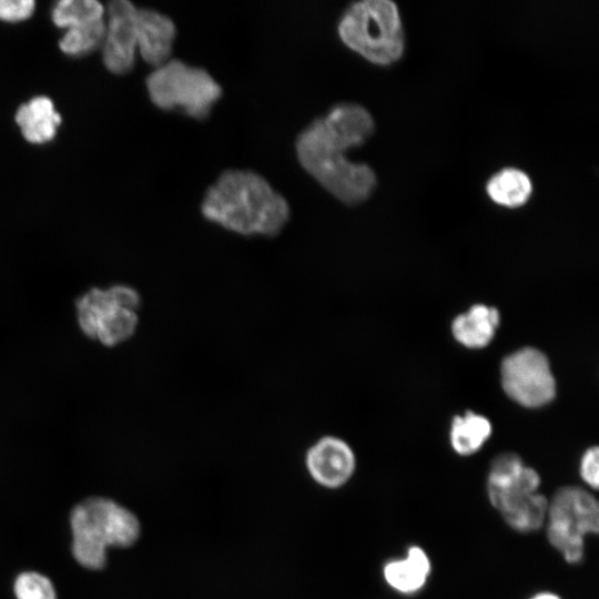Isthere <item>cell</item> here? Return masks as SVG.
Here are the masks:
<instances>
[{"label": "cell", "instance_id": "cell-1", "mask_svg": "<svg viewBox=\"0 0 599 599\" xmlns=\"http://www.w3.org/2000/svg\"><path fill=\"white\" fill-rule=\"evenodd\" d=\"M374 131L375 122L367 109L354 102L337 103L298 133L297 160L338 201L362 204L376 189V174L369 165L352 162L346 153L363 145Z\"/></svg>", "mask_w": 599, "mask_h": 599}, {"label": "cell", "instance_id": "cell-2", "mask_svg": "<svg viewBox=\"0 0 599 599\" xmlns=\"http://www.w3.org/2000/svg\"><path fill=\"white\" fill-rule=\"evenodd\" d=\"M201 213L231 232L273 237L291 216L290 204L261 174L251 170H226L207 189Z\"/></svg>", "mask_w": 599, "mask_h": 599}, {"label": "cell", "instance_id": "cell-3", "mask_svg": "<svg viewBox=\"0 0 599 599\" xmlns=\"http://www.w3.org/2000/svg\"><path fill=\"white\" fill-rule=\"evenodd\" d=\"M70 526L73 557L91 570L105 567L109 547H130L140 536L136 516L104 497H90L75 505Z\"/></svg>", "mask_w": 599, "mask_h": 599}, {"label": "cell", "instance_id": "cell-4", "mask_svg": "<svg viewBox=\"0 0 599 599\" xmlns=\"http://www.w3.org/2000/svg\"><path fill=\"white\" fill-rule=\"evenodd\" d=\"M337 32L347 48L377 65L397 62L405 50L399 10L390 0L352 3L338 22Z\"/></svg>", "mask_w": 599, "mask_h": 599}, {"label": "cell", "instance_id": "cell-5", "mask_svg": "<svg viewBox=\"0 0 599 599\" xmlns=\"http://www.w3.org/2000/svg\"><path fill=\"white\" fill-rule=\"evenodd\" d=\"M146 89L154 105L170 111L181 110L187 116L203 121L221 99L222 87L203 68L170 59L146 78Z\"/></svg>", "mask_w": 599, "mask_h": 599}, {"label": "cell", "instance_id": "cell-6", "mask_svg": "<svg viewBox=\"0 0 599 599\" xmlns=\"http://www.w3.org/2000/svg\"><path fill=\"white\" fill-rule=\"evenodd\" d=\"M546 535L569 565L585 559L586 538L599 531V504L588 488L564 486L548 498Z\"/></svg>", "mask_w": 599, "mask_h": 599}, {"label": "cell", "instance_id": "cell-7", "mask_svg": "<svg viewBox=\"0 0 599 599\" xmlns=\"http://www.w3.org/2000/svg\"><path fill=\"white\" fill-rule=\"evenodd\" d=\"M500 375L506 394L521 406L541 407L556 395L549 361L537 348L524 347L509 354L501 363Z\"/></svg>", "mask_w": 599, "mask_h": 599}, {"label": "cell", "instance_id": "cell-8", "mask_svg": "<svg viewBox=\"0 0 599 599\" xmlns=\"http://www.w3.org/2000/svg\"><path fill=\"white\" fill-rule=\"evenodd\" d=\"M539 473L515 453H501L490 463L486 493L490 505L500 514L516 502L539 491Z\"/></svg>", "mask_w": 599, "mask_h": 599}, {"label": "cell", "instance_id": "cell-9", "mask_svg": "<svg viewBox=\"0 0 599 599\" xmlns=\"http://www.w3.org/2000/svg\"><path fill=\"white\" fill-rule=\"evenodd\" d=\"M109 22L104 35L103 61L109 71L129 72L138 48V8L126 0L109 4Z\"/></svg>", "mask_w": 599, "mask_h": 599}, {"label": "cell", "instance_id": "cell-10", "mask_svg": "<svg viewBox=\"0 0 599 599\" xmlns=\"http://www.w3.org/2000/svg\"><path fill=\"white\" fill-rule=\"evenodd\" d=\"M306 467L321 486L338 488L352 478L356 458L346 441L336 436H324L307 450Z\"/></svg>", "mask_w": 599, "mask_h": 599}, {"label": "cell", "instance_id": "cell-11", "mask_svg": "<svg viewBox=\"0 0 599 599\" xmlns=\"http://www.w3.org/2000/svg\"><path fill=\"white\" fill-rule=\"evenodd\" d=\"M176 35L174 22L152 9H138V48L142 59L154 68L171 59Z\"/></svg>", "mask_w": 599, "mask_h": 599}, {"label": "cell", "instance_id": "cell-12", "mask_svg": "<svg viewBox=\"0 0 599 599\" xmlns=\"http://www.w3.org/2000/svg\"><path fill=\"white\" fill-rule=\"evenodd\" d=\"M432 575V560L417 545L407 548L405 557L390 559L383 566L387 586L400 595H415L427 583Z\"/></svg>", "mask_w": 599, "mask_h": 599}, {"label": "cell", "instance_id": "cell-13", "mask_svg": "<svg viewBox=\"0 0 599 599\" xmlns=\"http://www.w3.org/2000/svg\"><path fill=\"white\" fill-rule=\"evenodd\" d=\"M499 321L500 315L497 308L476 304L454 319L451 332L455 339L461 345L469 348H481L494 338Z\"/></svg>", "mask_w": 599, "mask_h": 599}, {"label": "cell", "instance_id": "cell-14", "mask_svg": "<svg viewBox=\"0 0 599 599\" xmlns=\"http://www.w3.org/2000/svg\"><path fill=\"white\" fill-rule=\"evenodd\" d=\"M16 122L27 141L41 144L55 136L61 118L49 98L35 97L18 109Z\"/></svg>", "mask_w": 599, "mask_h": 599}, {"label": "cell", "instance_id": "cell-15", "mask_svg": "<svg viewBox=\"0 0 599 599\" xmlns=\"http://www.w3.org/2000/svg\"><path fill=\"white\" fill-rule=\"evenodd\" d=\"M486 192L496 204L516 209L528 202L532 193V183L524 171L506 167L488 180Z\"/></svg>", "mask_w": 599, "mask_h": 599}, {"label": "cell", "instance_id": "cell-16", "mask_svg": "<svg viewBox=\"0 0 599 599\" xmlns=\"http://www.w3.org/2000/svg\"><path fill=\"white\" fill-rule=\"evenodd\" d=\"M493 427L485 416L467 412L454 417L449 432V440L454 451L460 456H469L485 445L491 436Z\"/></svg>", "mask_w": 599, "mask_h": 599}, {"label": "cell", "instance_id": "cell-17", "mask_svg": "<svg viewBox=\"0 0 599 599\" xmlns=\"http://www.w3.org/2000/svg\"><path fill=\"white\" fill-rule=\"evenodd\" d=\"M548 498L537 491L500 512L512 530L529 534L540 529L547 518Z\"/></svg>", "mask_w": 599, "mask_h": 599}, {"label": "cell", "instance_id": "cell-18", "mask_svg": "<svg viewBox=\"0 0 599 599\" xmlns=\"http://www.w3.org/2000/svg\"><path fill=\"white\" fill-rule=\"evenodd\" d=\"M104 9L94 0H63L52 10V20L60 28H74L103 19Z\"/></svg>", "mask_w": 599, "mask_h": 599}, {"label": "cell", "instance_id": "cell-19", "mask_svg": "<svg viewBox=\"0 0 599 599\" xmlns=\"http://www.w3.org/2000/svg\"><path fill=\"white\" fill-rule=\"evenodd\" d=\"M136 325L138 316L134 311L115 307L102 317L97 337L104 345L113 346L128 339Z\"/></svg>", "mask_w": 599, "mask_h": 599}, {"label": "cell", "instance_id": "cell-20", "mask_svg": "<svg viewBox=\"0 0 599 599\" xmlns=\"http://www.w3.org/2000/svg\"><path fill=\"white\" fill-rule=\"evenodd\" d=\"M113 308L115 307L108 291L98 288L89 291L78 303L79 324L82 331L90 337H97L102 317Z\"/></svg>", "mask_w": 599, "mask_h": 599}, {"label": "cell", "instance_id": "cell-21", "mask_svg": "<svg viewBox=\"0 0 599 599\" xmlns=\"http://www.w3.org/2000/svg\"><path fill=\"white\" fill-rule=\"evenodd\" d=\"M105 23L102 20L68 29L60 40V49L70 55H80L91 52L104 39Z\"/></svg>", "mask_w": 599, "mask_h": 599}, {"label": "cell", "instance_id": "cell-22", "mask_svg": "<svg viewBox=\"0 0 599 599\" xmlns=\"http://www.w3.org/2000/svg\"><path fill=\"white\" fill-rule=\"evenodd\" d=\"M13 591L17 599H57L51 580L37 571H24L18 575Z\"/></svg>", "mask_w": 599, "mask_h": 599}, {"label": "cell", "instance_id": "cell-23", "mask_svg": "<svg viewBox=\"0 0 599 599\" xmlns=\"http://www.w3.org/2000/svg\"><path fill=\"white\" fill-rule=\"evenodd\" d=\"M579 476L589 490L599 487V449L597 446L589 447L581 456L579 463Z\"/></svg>", "mask_w": 599, "mask_h": 599}, {"label": "cell", "instance_id": "cell-24", "mask_svg": "<svg viewBox=\"0 0 599 599\" xmlns=\"http://www.w3.org/2000/svg\"><path fill=\"white\" fill-rule=\"evenodd\" d=\"M34 11L32 0H0V20L19 22L28 19Z\"/></svg>", "mask_w": 599, "mask_h": 599}, {"label": "cell", "instance_id": "cell-25", "mask_svg": "<svg viewBox=\"0 0 599 599\" xmlns=\"http://www.w3.org/2000/svg\"><path fill=\"white\" fill-rule=\"evenodd\" d=\"M114 307L134 311L140 304L136 291L128 286H114L108 291Z\"/></svg>", "mask_w": 599, "mask_h": 599}, {"label": "cell", "instance_id": "cell-26", "mask_svg": "<svg viewBox=\"0 0 599 599\" xmlns=\"http://www.w3.org/2000/svg\"><path fill=\"white\" fill-rule=\"evenodd\" d=\"M528 599H562V597L556 592L545 590L534 593Z\"/></svg>", "mask_w": 599, "mask_h": 599}]
</instances>
